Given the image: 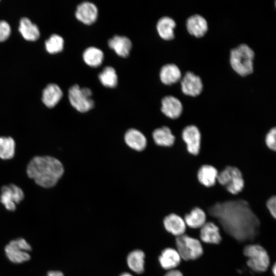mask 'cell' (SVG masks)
<instances>
[{"mask_svg":"<svg viewBox=\"0 0 276 276\" xmlns=\"http://www.w3.org/2000/svg\"><path fill=\"white\" fill-rule=\"evenodd\" d=\"M206 211L210 217L218 220L228 235L238 241H251L257 235L260 220L249 203L242 198L217 202Z\"/></svg>","mask_w":276,"mask_h":276,"instance_id":"cell-1","label":"cell"},{"mask_svg":"<svg viewBox=\"0 0 276 276\" xmlns=\"http://www.w3.org/2000/svg\"><path fill=\"white\" fill-rule=\"evenodd\" d=\"M28 176L39 186L54 187L64 173L62 163L50 156H35L29 162L27 169Z\"/></svg>","mask_w":276,"mask_h":276,"instance_id":"cell-2","label":"cell"},{"mask_svg":"<svg viewBox=\"0 0 276 276\" xmlns=\"http://www.w3.org/2000/svg\"><path fill=\"white\" fill-rule=\"evenodd\" d=\"M254 57L253 50L247 44H241L231 50L230 64L237 74L246 76L253 72Z\"/></svg>","mask_w":276,"mask_h":276,"instance_id":"cell-3","label":"cell"},{"mask_svg":"<svg viewBox=\"0 0 276 276\" xmlns=\"http://www.w3.org/2000/svg\"><path fill=\"white\" fill-rule=\"evenodd\" d=\"M217 182L233 196L239 194L245 186L241 171L237 167L231 166H226L219 172Z\"/></svg>","mask_w":276,"mask_h":276,"instance_id":"cell-4","label":"cell"},{"mask_svg":"<svg viewBox=\"0 0 276 276\" xmlns=\"http://www.w3.org/2000/svg\"><path fill=\"white\" fill-rule=\"evenodd\" d=\"M243 255L247 258L246 264L251 270L258 272L266 271L270 265V258L266 250L259 244H249L244 247Z\"/></svg>","mask_w":276,"mask_h":276,"instance_id":"cell-5","label":"cell"},{"mask_svg":"<svg viewBox=\"0 0 276 276\" xmlns=\"http://www.w3.org/2000/svg\"><path fill=\"white\" fill-rule=\"evenodd\" d=\"M175 244L176 250L185 261L195 260L202 255L203 250L200 242L188 235L176 237Z\"/></svg>","mask_w":276,"mask_h":276,"instance_id":"cell-6","label":"cell"},{"mask_svg":"<svg viewBox=\"0 0 276 276\" xmlns=\"http://www.w3.org/2000/svg\"><path fill=\"white\" fill-rule=\"evenodd\" d=\"M92 91L87 87H80L78 85L72 86L68 90V99L72 106L80 112H86L95 105L91 98Z\"/></svg>","mask_w":276,"mask_h":276,"instance_id":"cell-7","label":"cell"},{"mask_svg":"<svg viewBox=\"0 0 276 276\" xmlns=\"http://www.w3.org/2000/svg\"><path fill=\"white\" fill-rule=\"evenodd\" d=\"M30 245L23 238L12 240L5 247L8 259L12 262L20 263L30 260V256L27 251L30 250Z\"/></svg>","mask_w":276,"mask_h":276,"instance_id":"cell-8","label":"cell"},{"mask_svg":"<svg viewBox=\"0 0 276 276\" xmlns=\"http://www.w3.org/2000/svg\"><path fill=\"white\" fill-rule=\"evenodd\" d=\"M181 137L190 154L196 156L199 153L201 134L196 126L190 125L185 127L182 130Z\"/></svg>","mask_w":276,"mask_h":276,"instance_id":"cell-9","label":"cell"},{"mask_svg":"<svg viewBox=\"0 0 276 276\" xmlns=\"http://www.w3.org/2000/svg\"><path fill=\"white\" fill-rule=\"evenodd\" d=\"M24 197L22 190L14 184L3 186L1 189L0 201L9 211H14L16 204L22 201Z\"/></svg>","mask_w":276,"mask_h":276,"instance_id":"cell-10","label":"cell"},{"mask_svg":"<svg viewBox=\"0 0 276 276\" xmlns=\"http://www.w3.org/2000/svg\"><path fill=\"white\" fill-rule=\"evenodd\" d=\"M161 104L162 112L171 120L179 119L183 113V106L181 102L174 96H167L164 97Z\"/></svg>","mask_w":276,"mask_h":276,"instance_id":"cell-11","label":"cell"},{"mask_svg":"<svg viewBox=\"0 0 276 276\" xmlns=\"http://www.w3.org/2000/svg\"><path fill=\"white\" fill-rule=\"evenodd\" d=\"M182 93L189 96L195 97L199 96L203 88L200 78L192 72H188L180 82Z\"/></svg>","mask_w":276,"mask_h":276,"instance_id":"cell-12","label":"cell"},{"mask_svg":"<svg viewBox=\"0 0 276 276\" xmlns=\"http://www.w3.org/2000/svg\"><path fill=\"white\" fill-rule=\"evenodd\" d=\"M98 10L96 6L89 2H84L77 7L75 16L76 18L83 24L90 25L97 20Z\"/></svg>","mask_w":276,"mask_h":276,"instance_id":"cell-13","label":"cell"},{"mask_svg":"<svg viewBox=\"0 0 276 276\" xmlns=\"http://www.w3.org/2000/svg\"><path fill=\"white\" fill-rule=\"evenodd\" d=\"M163 224L168 232L176 237L185 234L186 230L183 219L174 213L167 215L163 220Z\"/></svg>","mask_w":276,"mask_h":276,"instance_id":"cell-14","label":"cell"},{"mask_svg":"<svg viewBox=\"0 0 276 276\" xmlns=\"http://www.w3.org/2000/svg\"><path fill=\"white\" fill-rule=\"evenodd\" d=\"M218 170L213 166L204 164L198 169L197 178L199 183L205 188L214 187L217 183Z\"/></svg>","mask_w":276,"mask_h":276,"instance_id":"cell-15","label":"cell"},{"mask_svg":"<svg viewBox=\"0 0 276 276\" xmlns=\"http://www.w3.org/2000/svg\"><path fill=\"white\" fill-rule=\"evenodd\" d=\"M152 137L155 144L164 148L172 147L176 137L171 128L166 125L156 128L152 132Z\"/></svg>","mask_w":276,"mask_h":276,"instance_id":"cell-16","label":"cell"},{"mask_svg":"<svg viewBox=\"0 0 276 276\" xmlns=\"http://www.w3.org/2000/svg\"><path fill=\"white\" fill-rule=\"evenodd\" d=\"M186 27L189 34L197 38L203 36L208 29L206 19L198 14L189 17L187 20Z\"/></svg>","mask_w":276,"mask_h":276,"instance_id":"cell-17","label":"cell"},{"mask_svg":"<svg viewBox=\"0 0 276 276\" xmlns=\"http://www.w3.org/2000/svg\"><path fill=\"white\" fill-rule=\"evenodd\" d=\"M200 238L205 243L218 244L222 240L219 227L213 222H206L201 227Z\"/></svg>","mask_w":276,"mask_h":276,"instance_id":"cell-18","label":"cell"},{"mask_svg":"<svg viewBox=\"0 0 276 276\" xmlns=\"http://www.w3.org/2000/svg\"><path fill=\"white\" fill-rule=\"evenodd\" d=\"M108 44L118 56L123 58L129 56L132 48V43L128 37L118 35L110 38Z\"/></svg>","mask_w":276,"mask_h":276,"instance_id":"cell-19","label":"cell"},{"mask_svg":"<svg viewBox=\"0 0 276 276\" xmlns=\"http://www.w3.org/2000/svg\"><path fill=\"white\" fill-rule=\"evenodd\" d=\"M124 140L127 146L131 149L141 151L147 146V139L140 131L131 128L126 131L124 135Z\"/></svg>","mask_w":276,"mask_h":276,"instance_id":"cell-20","label":"cell"},{"mask_svg":"<svg viewBox=\"0 0 276 276\" xmlns=\"http://www.w3.org/2000/svg\"><path fill=\"white\" fill-rule=\"evenodd\" d=\"M159 263L165 270H172L177 267L181 262V258L177 251L173 248H166L158 257Z\"/></svg>","mask_w":276,"mask_h":276,"instance_id":"cell-21","label":"cell"},{"mask_svg":"<svg viewBox=\"0 0 276 276\" xmlns=\"http://www.w3.org/2000/svg\"><path fill=\"white\" fill-rule=\"evenodd\" d=\"M206 213L199 207L193 208L183 216V220L188 226L191 228H200L206 222Z\"/></svg>","mask_w":276,"mask_h":276,"instance_id":"cell-22","label":"cell"},{"mask_svg":"<svg viewBox=\"0 0 276 276\" xmlns=\"http://www.w3.org/2000/svg\"><path fill=\"white\" fill-rule=\"evenodd\" d=\"M62 96V91L58 85L49 84L43 90L42 100L46 106L52 108L57 104Z\"/></svg>","mask_w":276,"mask_h":276,"instance_id":"cell-23","label":"cell"},{"mask_svg":"<svg viewBox=\"0 0 276 276\" xmlns=\"http://www.w3.org/2000/svg\"><path fill=\"white\" fill-rule=\"evenodd\" d=\"M181 77L180 69L174 64H167L164 65L159 72V78L161 82L167 85L176 83L181 79Z\"/></svg>","mask_w":276,"mask_h":276,"instance_id":"cell-24","label":"cell"},{"mask_svg":"<svg viewBox=\"0 0 276 276\" xmlns=\"http://www.w3.org/2000/svg\"><path fill=\"white\" fill-rule=\"evenodd\" d=\"M175 21L169 16H164L157 21L156 29L157 33L163 39L170 40L174 37Z\"/></svg>","mask_w":276,"mask_h":276,"instance_id":"cell-25","label":"cell"},{"mask_svg":"<svg viewBox=\"0 0 276 276\" xmlns=\"http://www.w3.org/2000/svg\"><path fill=\"white\" fill-rule=\"evenodd\" d=\"M18 29L27 40L35 41L39 37L40 32L38 27L27 17L20 19Z\"/></svg>","mask_w":276,"mask_h":276,"instance_id":"cell-26","label":"cell"},{"mask_svg":"<svg viewBox=\"0 0 276 276\" xmlns=\"http://www.w3.org/2000/svg\"><path fill=\"white\" fill-rule=\"evenodd\" d=\"M145 254L140 249L130 252L127 257L128 267L137 273H142L144 271Z\"/></svg>","mask_w":276,"mask_h":276,"instance_id":"cell-27","label":"cell"},{"mask_svg":"<svg viewBox=\"0 0 276 276\" xmlns=\"http://www.w3.org/2000/svg\"><path fill=\"white\" fill-rule=\"evenodd\" d=\"M82 57L87 65L97 67L102 64L104 56L101 50L95 47H90L84 50Z\"/></svg>","mask_w":276,"mask_h":276,"instance_id":"cell-28","label":"cell"},{"mask_svg":"<svg viewBox=\"0 0 276 276\" xmlns=\"http://www.w3.org/2000/svg\"><path fill=\"white\" fill-rule=\"evenodd\" d=\"M101 84L107 87L113 88L117 85L118 76L115 70L111 66L105 67L98 76Z\"/></svg>","mask_w":276,"mask_h":276,"instance_id":"cell-29","label":"cell"},{"mask_svg":"<svg viewBox=\"0 0 276 276\" xmlns=\"http://www.w3.org/2000/svg\"><path fill=\"white\" fill-rule=\"evenodd\" d=\"M15 144L11 137H0V158L3 159L12 158L15 153Z\"/></svg>","mask_w":276,"mask_h":276,"instance_id":"cell-30","label":"cell"},{"mask_svg":"<svg viewBox=\"0 0 276 276\" xmlns=\"http://www.w3.org/2000/svg\"><path fill=\"white\" fill-rule=\"evenodd\" d=\"M47 51L50 54L59 53L62 51L64 47V40L59 35L53 34L45 42Z\"/></svg>","mask_w":276,"mask_h":276,"instance_id":"cell-31","label":"cell"},{"mask_svg":"<svg viewBox=\"0 0 276 276\" xmlns=\"http://www.w3.org/2000/svg\"><path fill=\"white\" fill-rule=\"evenodd\" d=\"M264 143L269 150L276 151V127L271 128L266 133Z\"/></svg>","mask_w":276,"mask_h":276,"instance_id":"cell-32","label":"cell"},{"mask_svg":"<svg viewBox=\"0 0 276 276\" xmlns=\"http://www.w3.org/2000/svg\"><path fill=\"white\" fill-rule=\"evenodd\" d=\"M265 207L270 215L274 219L276 218V196L268 198L265 202Z\"/></svg>","mask_w":276,"mask_h":276,"instance_id":"cell-33","label":"cell"},{"mask_svg":"<svg viewBox=\"0 0 276 276\" xmlns=\"http://www.w3.org/2000/svg\"><path fill=\"white\" fill-rule=\"evenodd\" d=\"M11 33V28L9 24L5 20L0 21V42L7 39Z\"/></svg>","mask_w":276,"mask_h":276,"instance_id":"cell-34","label":"cell"},{"mask_svg":"<svg viewBox=\"0 0 276 276\" xmlns=\"http://www.w3.org/2000/svg\"><path fill=\"white\" fill-rule=\"evenodd\" d=\"M164 276H183L182 273L177 269H172L168 270V271L165 274Z\"/></svg>","mask_w":276,"mask_h":276,"instance_id":"cell-35","label":"cell"},{"mask_svg":"<svg viewBox=\"0 0 276 276\" xmlns=\"http://www.w3.org/2000/svg\"><path fill=\"white\" fill-rule=\"evenodd\" d=\"M47 276H63V274L59 271H49Z\"/></svg>","mask_w":276,"mask_h":276,"instance_id":"cell-36","label":"cell"},{"mask_svg":"<svg viewBox=\"0 0 276 276\" xmlns=\"http://www.w3.org/2000/svg\"><path fill=\"white\" fill-rule=\"evenodd\" d=\"M272 273L274 276H276V265L275 263H274L272 267Z\"/></svg>","mask_w":276,"mask_h":276,"instance_id":"cell-37","label":"cell"},{"mask_svg":"<svg viewBox=\"0 0 276 276\" xmlns=\"http://www.w3.org/2000/svg\"><path fill=\"white\" fill-rule=\"evenodd\" d=\"M120 276H133L130 273L128 272H125L121 274Z\"/></svg>","mask_w":276,"mask_h":276,"instance_id":"cell-38","label":"cell"}]
</instances>
